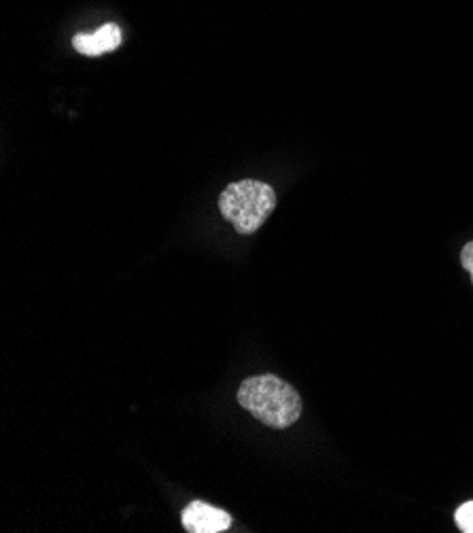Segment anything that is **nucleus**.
Wrapping results in <instances>:
<instances>
[{
    "label": "nucleus",
    "mask_w": 473,
    "mask_h": 533,
    "mask_svg": "<svg viewBox=\"0 0 473 533\" xmlns=\"http://www.w3.org/2000/svg\"><path fill=\"white\" fill-rule=\"evenodd\" d=\"M181 521L189 533H221L232 525L230 514L204 502H191L183 510Z\"/></svg>",
    "instance_id": "7ed1b4c3"
},
{
    "label": "nucleus",
    "mask_w": 473,
    "mask_h": 533,
    "mask_svg": "<svg viewBox=\"0 0 473 533\" xmlns=\"http://www.w3.org/2000/svg\"><path fill=\"white\" fill-rule=\"evenodd\" d=\"M121 43V30L117 24H104L96 32L77 34L73 39V47L83 56H100L113 51Z\"/></svg>",
    "instance_id": "20e7f679"
},
{
    "label": "nucleus",
    "mask_w": 473,
    "mask_h": 533,
    "mask_svg": "<svg viewBox=\"0 0 473 533\" xmlns=\"http://www.w3.org/2000/svg\"><path fill=\"white\" fill-rule=\"evenodd\" d=\"M461 264L469 272V277L473 281V243H467L461 251Z\"/></svg>",
    "instance_id": "423d86ee"
},
{
    "label": "nucleus",
    "mask_w": 473,
    "mask_h": 533,
    "mask_svg": "<svg viewBox=\"0 0 473 533\" xmlns=\"http://www.w3.org/2000/svg\"><path fill=\"white\" fill-rule=\"evenodd\" d=\"M219 209L238 234H253L276 209V194L270 185L247 179L223 189Z\"/></svg>",
    "instance_id": "f03ea898"
},
{
    "label": "nucleus",
    "mask_w": 473,
    "mask_h": 533,
    "mask_svg": "<svg viewBox=\"0 0 473 533\" xmlns=\"http://www.w3.org/2000/svg\"><path fill=\"white\" fill-rule=\"evenodd\" d=\"M238 402L255 419L274 429H285L302 417L300 393L274 374L247 378L238 389Z\"/></svg>",
    "instance_id": "f257e3e1"
},
{
    "label": "nucleus",
    "mask_w": 473,
    "mask_h": 533,
    "mask_svg": "<svg viewBox=\"0 0 473 533\" xmlns=\"http://www.w3.org/2000/svg\"><path fill=\"white\" fill-rule=\"evenodd\" d=\"M457 523L461 531L473 533V502H467L457 510Z\"/></svg>",
    "instance_id": "39448f33"
}]
</instances>
